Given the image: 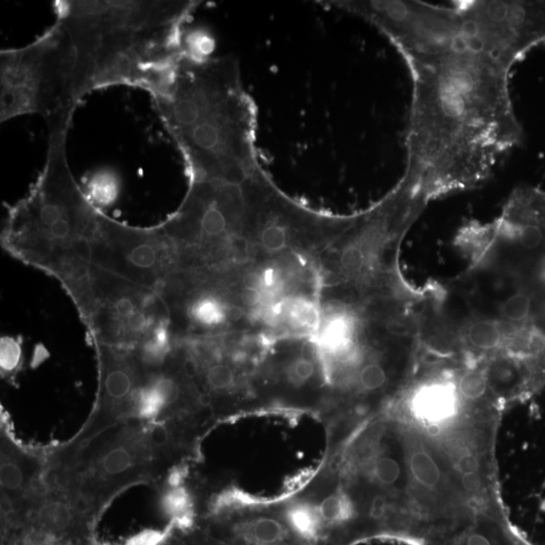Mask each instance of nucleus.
Here are the masks:
<instances>
[{
    "label": "nucleus",
    "mask_w": 545,
    "mask_h": 545,
    "mask_svg": "<svg viewBox=\"0 0 545 545\" xmlns=\"http://www.w3.org/2000/svg\"><path fill=\"white\" fill-rule=\"evenodd\" d=\"M77 58L70 35L59 22L22 48L0 53L1 124L39 115L49 126H71L81 100Z\"/></svg>",
    "instance_id": "nucleus-7"
},
{
    "label": "nucleus",
    "mask_w": 545,
    "mask_h": 545,
    "mask_svg": "<svg viewBox=\"0 0 545 545\" xmlns=\"http://www.w3.org/2000/svg\"><path fill=\"white\" fill-rule=\"evenodd\" d=\"M0 484L1 516L6 523L21 521L26 505L48 487L47 449L24 446L2 416Z\"/></svg>",
    "instance_id": "nucleus-13"
},
{
    "label": "nucleus",
    "mask_w": 545,
    "mask_h": 545,
    "mask_svg": "<svg viewBox=\"0 0 545 545\" xmlns=\"http://www.w3.org/2000/svg\"><path fill=\"white\" fill-rule=\"evenodd\" d=\"M90 253L94 266L156 292L178 269L177 253L161 224L131 226L100 210Z\"/></svg>",
    "instance_id": "nucleus-10"
},
{
    "label": "nucleus",
    "mask_w": 545,
    "mask_h": 545,
    "mask_svg": "<svg viewBox=\"0 0 545 545\" xmlns=\"http://www.w3.org/2000/svg\"><path fill=\"white\" fill-rule=\"evenodd\" d=\"M288 525L273 516H255L237 527V535L253 545H281L289 536Z\"/></svg>",
    "instance_id": "nucleus-14"
},
{
    "label": "nucleus",
    "mask_w": 545,
    "mask_h": 545,
    "mask_svg": "<svg viewBox=\"0 0 545 545\" xmlns=\"http://www.w3.org/2000/svg\"><path fill=\"white\" fill-rule=\"evenodd\" d=\"M411 471L415 479L426 487H435L440 480V471L435 460L424 451H418L411 458Z\"/></svg>",
    "instance_id": "nucleus-20"
},
{
    "label": "nucleus",
    "mask_w": 545,
    "mask_h": 545,
    "mask_svg": "<svg viewBox=\"0 0 545 545\" xmlns=\"http://www.w3.org/2000/svg\"><path fill=\"white\" fill-rule=\"evenodd\" d=\"M387 508L386 499L382 496H376L371 505V515L374 518L382 517Z\"/></svg>",
    "instance_id": "nucleus-25"
},
{
    "label": "nucleus",
    "mask_w": 545,
    "mask_h": 545,
    "mask_svg": "<svg viewBox=\"0 0 545 545\" xmlns=\"http://www.w3.org/2000/svg\"><path fill=\"white\" fill-rule=\"evenodd\" d=\"M399 464L392 458H380L374 466V475L376 479L384 485H392L399 479Z\"/></svg>",
    "instance_id": "nucleus-21"
},
{
    "label": "nucleus",
    "mask_w": 545,
    "mask_h": 545,
    "mask_svg": "<svg viewBox=\"0 0 545 545\" xmlns=\"http://www.w3.org/2000/svg\"><path fill=\"white\" fill-rule=\"evenodd\" d=\"M0 360H1V377L10 384H15V379L22 370V339L21 337L6 335L0 342Z\"/></svg>",
    "instance_id": "nucleus-17"
},
{
    "label": "nucleus",
    "mask_w": 545,
    "mask_h": 545,
    "mask_svg": "<svg viewBox=\"0 0 545 545\" xmlns=\"http://www.w3.org/2000/svg\"><path fill=\"white\" fill-rule=\"evenodd\" d=\"M403 58L412 81L404 174L430 201L484 183L523 140L513 67L545 46V0L344 1Z\"/></svg>",
    "instance_id": "nucleus-1"
},
{
    "label": "nucleus",
    "mask_w": 545,
    "mask_h": 545,
    "mask_svg": "<svg viewBox=\"0 0 545 545\" xmlns=\"http://www.w3.org/2000/svg\"><path fill=\"white\" fill-rule=\"evenodd\" d=\"M469 259L497 315L545 364V190L513 191L499 217L473 228Z\"/></svg>",
    "instance_id": "nucleus-4"
},
{
    "label": "nucleus",
    "mask_w": 545,
    "mask_h": 545,
    "mask_svg": "<svg viewBox=\"0 0 545 545\" xmlns=\"http://www.w3.org/2000/svg\"><path fill=\"white\" fill-rule=\"evenodd\" d=\"M492 374L478 368H468L458 377L457 388L464 399L476 401L484 397L490 387Z\"/></svg>",
    "instance_id": "nucleus-18"
},
{
    "label": "nucleus",
    "mask_w": 545,
    "mask_h": 545,
    "mask_svg": "<svg viewBox=\"0 0 545 545\" xmlns=\"http://www.w3.org/2000/svg\"><path fill=\"white\" fill-rule=\"evenodd\" d=\"M97 357L99 386L92 411L82 428L68 442L48 448L51 460L72 457L109 429L128 421L149 369L126 349L91 342Z\"/></svg>",
    "instance_id": "nucleus-11"
},
{
    "label": "nucleus",
    "mask_w": 545,
    "mask_h": 545,
    "mask_svg": "<svg viewBox=\"0 0 545 545\" xmlns=\"http://www.w3.org/2000/svg\"><path fill=\"white\" fill-rule=\"evenodd\" d=\"M462 484L467 491L477 492L482 487V479L478 473H468L462 476Z\"/></svg>",
    "instance_id": "nucleus-24"
},
{
    "label": "nucleus",
    "mask_w": 545,
    "mask_h": 545,
    "mask_svg": "<svg viewBox=\"0 0 545 545\" xmlns=\"http://www.w3.org/2000/svg\"><path fill=\"white\" fill-rule=\"evenodd\" d=\"M324 364L312 337L276 340L260 369L258 395L292 402L327 398Z\"/></svg>",
    "instance_id": "nucleus-12"
},
{
    "label": "nucleus",
    "mask_w": 545,
    "mask_h": 545,
    "mask_svg": "<svg viewBox=\"0 0 545 545\" xmlns=\"http://www.w3.org/2000/svg\"><path fill=\"white\" fill-rule=\"evenodd\" d=\"M152 99L188 181L242 183L261 167L258 111L237 58L185 52Z\"/></svg>",
    "instance_id": "nucleus-2"
},
{
    "label": "nucleus",
    "mask_w": 545,
    "mask_h": 545,
    "mask_svg": "<svg viewBox=\"0 0 545 545\" xmlns=\"http://www.w3.org/2000/svg\"><path fill=\"white\" fill-rule=\"evenodd\" d=\"M244 219L242 183L191 181L181 206L160 224L174 246L178 269L211 268L251 260Z\"/></svg>",
    "instance_id": "nucleus-8"
},
{
    "label": "nucleus",
    "mask_w": 545,
    "mask_h": 545,
    "mask_svg": "<svg viewBox=\"0 0 545 545\" xmlns=\"http://www.w3.org/2000/svg\"><path fill=\"white\" fill-rule=\"evenodd\" d=\"M285 522L290 530L306 539H315L324 531V522L317 505L308 502H295L285 511Z\"/></svg>",
    "instance_id": "nucleus-16"
},
{
    "label": "nucleus",
    "mask_w": 545,
    "mask_h": 545,
    "mask_svg": "<svg viewBox=\"0 0 545 545\" xmlns=\"http://www.w3.org/2000/svg\"><path fill=\"white\" fill-rule=\"evenodd\" d=\"M171 529L166 531H150L135 536L126 545H162L170 535Z\"/></svg>",
    "instance_id": "nucleus-22"
},
{
    "label": "nucleus",
    "mask_w": 545,
    "mask_h": 545,
    "mask_svg": "<svg viewBox=\"0 0 545 545\" xmlns=\"http://www.w3.org/2000/svg\"><path fill=\"white\" fill-rule=\"evenodd\" d=\"M317 505L326 526L340 523L349 517V503L339 492L328 494Z\"/></svg>",
    "instance_id": "nucleus-19"
},
{
    "label": "nucleus",
    "mask_w": 545,
    "mask_h": 545,
    "mask_svg": "<svg viewBox=\"0 0 545 545\" xmlns=\"http://www.w3.org/2000/svg\"><path fill=\"white\" fill-rule=\"evenodd\" d=\"M70 126L49 128L46 163L28 194L8 208L1 231L6 253L54 277L66 290L88 275L99 209L88 201L67 159Z\"/></svg>",
    "instance_id": "nucleus-5"
},
{
    "label": "nucleus",
    "mask_w": 545,
    "mask_h": 545,
    "mask_svg": "<svg viewBox=\"0 0 545 545\" xmlns=\"http://www.w3.org/2000/svg\"><path fill=\"white\" fill-rule=\"evenodd\" d=\"M468 545H491L486 537L480 535H471L468 539Z\"/></svg>",
    "instance_id": "nucleus-26"
},
{
    "label": "nucleus",
    "mask_w": 545,
    "mask_h": 545,
    "mask_svg": "<svg viewBox=\"0 0 545 545\" xmlns=\"http://www.w3.org/2000/svg\"><path fill=\"white\" fill-rule=\"evenodd\" d=\"M429 431H430L431 433H433V435H435V433H438V427L431 426L430 428H429Z\"/></svg>",
    "instance_id": "nucleus-27"
},
{
    "label": "nucleus",
    "mask_w": 545,
    "mask_h": 545,
    "mask_svg": "<svg viewBox=\"0 0 545 545\" xmlns=\"http://www.w3.org/2000/svg\"><path fill=\"white\" fill-rule=\"evenodd\" d=\"M191 451L185 431L171 421L128 420L72 457L49 458V478L92 517L137 484L158 486Z\"/></svg>",
    "instance_id": "nucleus-6"
},
{
    "label": "nucleus",
    "mask_w": 545,
    "mask_h": 545,
    "mask_svg": "<svg viewBox=\"0 0 545 545\" xmlns=\"http://www.w3.org/2000/svg\"><path fill=\"white\" fill-rule=\"evenodd\" d=\"M458 468L462 475L477 473L478 468H479V462L473 455H466L458 460Z\"/></svg>",
    "instance_id": "nucleus-23"
},
{
    "label": "nucleus",
    "mask_w": 545,
    "mask_h": 545,
    "mask_svg": "<svg viewBox=\"0 0 545 545\" xmlns=\"http://www.w3.org/2000/svg\"><path fill=\"white\" fill-rule=\"evenodd\" d=\"M198 1H73L53 4L77 58L78 95L126 85L152 94L185 53V24Z\"/></svg>",
    "instance_id": "nucleus-3"
},
{
    "label": "nucleus",
    "mask_w": 545,
    "mask_h": 545,
    "mask_svg": "<svg viewBox=\"0 0 545 545\" xmlns=\"http://www.w3.org/2000/svg\"><path fill=\"white\" fill-rule=\"evenodd\" d=\"M82 187L88 201L100 211L117 203L121 189L119 176L110 169H99L86 176Z\"/></svg>",
    "instance_id": "nucleus-15"
},
{
    "label": "nucleus",
    "mask_w": 545,
    "mask_h": 545,
    "mask_svg": "<svg viewBox=\"0 0 545 545\" xmlns=\"http://www.w3.org/2000/svg\"><path fill=\"white\" fill-rule=\"evenodd\" d=\"M91 307L85 327L90 342L146 358L164 357L174 339L161 296L91 264Z\"/></svg>",
    "instance_id": "nucleus-9"
}]
</instances>
